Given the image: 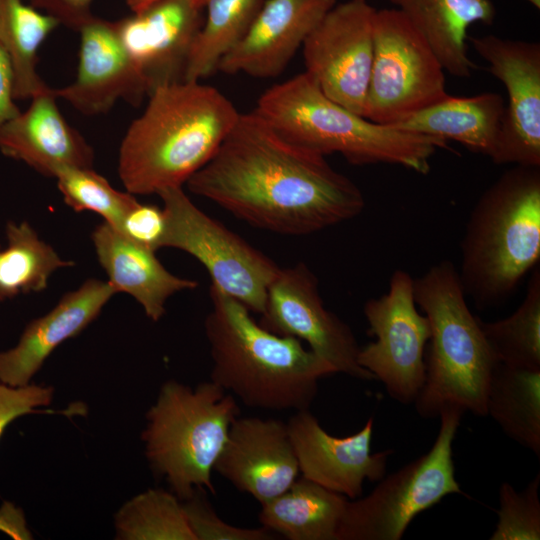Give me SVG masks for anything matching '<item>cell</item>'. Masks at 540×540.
Here are the masks:
<instances>
[{"label": "cell", "instance_id": "cell-24", "mask_svg": "<svg viewBox=\"0 0 540 540\" xmlns=\"http://www.w3.org/2000/svg\"><path fill=\"white\" fill-rule=\"evenodd\" d=\"M504 111V100L495 92L470 97L449 95L390 126L453 140L491 158L500 137Z\"/></svg>", "mask_w": 540, "mask_h": 540}, {"label": "cell", "instance_id": "cell-18", "mask_svg": "<svg viewBox=\"0 0 540 540\" xmlns=\"http://www.w3.org/2000/svg\"><path fill=\"white\" fill-rule=\"evenodd\" d=\"M78 32L80 49L75 80L54 89L56 97L89 116L108 112L119 99L139 105L147 97V90L114 21L93 16Z\"/></svg>", "mask_w": 540, "mask_h": 540}, {"label": "cell", "instance_id": "cell-14", "mask_svg": "<svg viewBox=\"0 0 540 540\" xmlns=\"http://www.w3.org/2000/svg\"><path fill=\"white\" fill-rule=\"evenodd\" d=\"M468 39L508 95L491 160L497 165L540 166V44L491 34Z\"/></svg>", "mask_w": 540, "mask_h": 540}, {"label": "cell", "instance_id": "cell-26", "mask_svg": "<svg viewBox=\"0 0 540 540\" xmlns=\"http://www.w3.org/2000/svg\"><path fill=\"white\" fill-rule=\"evenodd\" d=\"M486 415L513 441L540 457V368L498 363L487 395Z\"/></svg>", "mask_w": 540, "mask_h": 540}, {"label": "cell", "instance_id": "cell-39", "mask_svg": "<svg viewBox=\"0 0 540 540\" xmlns=\"http://www.w3.org/2000/svg\"><path fill=\"white\" fill-rule=\"evenodd\" d=\"M125 1H126L127 6L130 8V10L132 12H135L144 8L145 6H147L148 4L152 3L155 0H125ZM195 1L201 4L202 6H205L207 2V0H195Z\"/></svg>", "mask_w": 540, "mask_h": 540}, {"label": "cell", "instance_id": "cell-4", "mask_svg": "<svg viewBox=\"0 0 540 540\" xmlns=\"http://www.w3.org/2000/svg\"><path fill=\"white\" fill-rule=\"evenodd\" d=\"M281 137L324 156L341 154L350 164L399 165L419 174L448 141L382 125L327 97L305 71L267 89L254 109Z\"/></svg>", "mask_w": 540, "mask_h": 540}, {"label": "cell", "instance_id": "cell-31", "mask_svg": "<svg viewBox=\"0 0 540 540\" xmlns=\"http://www.w3.org/2000/svg\"><path fill=\"white\" fill-rule=\"evenodd\" d=\"M119 539L196 540L179 498L161 489L136 496L116 516Z\"/></svg>", "mask_w": 540, "mask_h": 540}, {"label": "cell", "instance_id": "cell-33", "mask_svg": "<svg viewBox=\"0 0 540 540\" xmlns=\"http://www.w3.org/2000/svg\"><path fill=\"white\" fill-rule=\"evenodd\" d=\"M540 474L522 492L507 482L499 488L498 521L490 540L540 539Z\"/></svg>", "mask_w": 540, "mask_h": 540}, {"label": "cell", "instance_id": "cell-22", "mask_svg": "<svg viewBox=\"0 0 540 540\" xmlns=\"http://www.w3.org/2000/svg\"><path fill=\"white\" fill-rule=\"evenodd\" d=\"M92 242L115 292L135 298L152 321L165 314L166 302L172 295L198 286L195 280L169 272L154 251L128 239L106 222L93 230Z\"/></svg>", "mask_w": 540, "mask_h": 540}, {"label": "cell", "instance_id": "cell-10", "mask_svg": "<svg viewBox=\"0 0 540 540\" xmlns=\"http://www.w3.org/2000/svg\"><path fill=\"white\" fill-rule=\"evenodd\" d=\"M163 202L166 234L163 248L195 257L208 271L212 284L262 314L268 287L279 266L223 223L199 209L182 187L157 193Z\"/></svg>", "mask_w": 540, "mask_h": 540}, {"label": "cell", "instance_id": "cell-16", "mask_svg": "<svg viewBox=\"0 0 540 540\" xmlns=\"http://www.w3.org/2000/svg\"><path fill=\"white\" fill-rule=\"evenodd\" d=\"M286 424L302 477L353 500L362 496L365 480L385 476L393 451L371 453L373 417L346 437L330 435L309 409L296 411Z\"/></svg>", "mask_w": 540, "mask_h": 540}, {"label": "cell", "instance_id": "cell-1", "mask_svg": "<svg viewBox=\"0 0 540 540\" xmlns=\"http://www.w3.org/2000/svg\"><path fill=\"white\" fill-rule=\"evenodd\" d=\"M186 185L246 223L283 235L321 231L365 207L360 188L324 155L285 140L254 111L239 114Z\"/></svg>", "mask_w": 540, "mask_h": 540}, {"label": "cell", "instance_id": "cell-11", "mask_svg": "<svg viewBox=\"0 0 540 540\" xmlns=\"http://www.w3.org/2000/svg\"><path fill=\"white\" fill-rule=\"evenodd\" d=\"M363 312L376 339L359 349L358 364L383 383L391 398L413 403L425 381L430 336L429 321L416 307L414 278L395 270L387 293L367 300Z\"/></svg>", "mask_w": 540, "mask_h": 540}, {"label": "cell", "instance_id": "cell-3", "mask_svg": "<svg viewBox=\"0 0 540 540\" xmlns=\"http://www.w3.org/2000/svg\"><path fill=\"white\" fill-rule=\"evenodd\" d=\"M205 318L210 380L244 405L267 411L308 410L321 378L334 368L297 338L257 323L240 301L211 284Z\"/></svg>", "mask_w": 540, "mask_h": 540}, {"label": "cell", "instance_id": "cell-9", "mask_svg": "<svg viewBox=\"0 0 540 540\" xmlns=\"http://www.w3.org/2000/svg\"><path fill=\"white\" fill-rule=\"evenodd\" d=\"M438 57L397 8L376 10L364 117L397 124L449 96Z\"/></svg>", "mask_w": 540, "mask_h": 540}, {"label": "cell", "instance_id": "cell-32", "mask_svg": "<svg viewBox=\"0 0 540 540\" xmlns=\"http://www.w3.org/2000/svg\"><path fill=\"white\" fill-rule=\"evenodd\" d=\"M54 178L69 207L76 212L92 211L115 229L137 201L133 194L113 188L92 167H64Z\"/></svg>", "mask_w": 540, "mask_h": 540}, {"label": "cell", "instance_id": "cell-40", "mask_svg": "<svg viewBox=\"0 0 540 540\" xmlns=\"http://www.w3.org/2000/svg\"><path fill=\"white\" fill-rule=\"evenodd\" d=\"M528 1L530 4H532L535 8L539 9L540 8V0H526Z\"/></svg>", "mask_w": 540, "mask_h": 540}, {"label": "cell", "instance_id": "cell-36", "mask_svg": "<svg viewBox=\"0 0 540 540\" xmlns=\"http://www.w3.org/2000/svg\"><path fill=\"white\" fill-rule=\"evenodd\" d=\"M166 228L163 208L136 201L116 230L133 242L156 252L163 248Z\"/></svg>", "mask_w": 540, "mask_h": 540}, {"label": "cell", "instance_id": "cell-2", "mask_svg": "<svg viewBox=\"0 0 540 540\" xmlns=\"http://www.w3.org/2000/svg\"><path fill=\"white\" fill-rule=\"evenodd\" d=\"M239 114L218 89L200 81L156 88L120 145L118 173L127 192L182 187L215 155Z\"/></svg>", "mask_w": 540, "mask_h": 540}, {"label": "cell", "instance_id": "cell-34", "mask_svg": "<svg viewBox=\"0 0 540 540\" xmlns=\"http://www.w3.org/2000/svg\"><path fill=\"white\" fill-rule=\"evenodd\" d=\"M197 488L183 503L186 518L196 540H271L274 533L264 527L243 528L224 522Z\"/></svg>", "mask_w": 540, "mask_h": 540}, {"label": "cell", "instance_id": "cell-38", "mask_svg": "<svg viewBox=\"0 0 540 540\" xmlns=\"http://www.w3.org/2000/svg\"><path fill=\"white\" fill-rule=\"evenodd\" d=\"M16 100L14 68L8 55L0 46V129L20 112Z\"/></svg>", "mask_w": 540, "mask_h": 540}, {"label": "cell", "instance_id": "cell-8", "mask_svg": "<svg viewBox=\"0 0 540 540\" xmlns=\"http://www.w3.org/2000/svg\"><path fill=\"white\" fill-rule=\"evenodd\" d=\"M464 413L456 407L443 409L428 452L384 476L367 496L348 500L337 540H399L418 514L450 494H464L452 449Z\"/></svg>", "mask_w": 540, "mask_h": 540}, {"label": "cell", "instance_id": "cell-15", "mask_svg": "<svg viewBox=\"0 0 540 540\" xmlns=\"http://www.w3.org/2000/svg\"><path fill=\"white\" fill-rule=\"evenodd\" d=\"M203 10L195 0H155L114 21L147 97L160 86L184 81L190 51L203 23Z\"/></svg>", "mask_w": 540, "mask_h": 540}, {"label": "cell", "instance_id": "cell-25", "mask_svg": "<svg viewBox=\"0 0 540 540\" xmlns=\"http://www.w3.org/2000/svg\"><path fill=\"white\" fill-rule=\"evenodd\" d=\"M348 498L304 477L262 504V527L289 540H337Z\"/></svg>", "mask_w": 540, "mask_h": 540}, {"label": "cell", "instance_id": "cell-7", "mask_svg": "<svg viewBox=\"0 0 540 540\" xmlns=\"http://www.w3.org/2000/svg\"><path fill=\"white\" fill-rule=\"evenodd\" d=\"M240 414L236 398L211 380L194 389L174 380L162 385L142 439L151 467L180 500L197 488L216 493L211 472Z\"/></svg>", "mask_w": 540, "mask_h": 540}, {"label": "cell", "instance_id": "cell-20", "mask_svg": "<svg viewBox=\"0 0 540 540\" xmlns=\"http://www.w3.org/2000/svg\"><path fill=\"white\" fill-rule=\"evenodd\" d=\"M53 88L34 95L30 105L0 129V151L44 176L64 167L93 166L94 152L64 118Z\"/></svg>", "mask_w": 540, "mask_h": 540}, {"label": "cell", "instance_id": "cell-13", "mask_svg": "<svg viewBox=\"0 0 540 540\" xmlns=\"http://www.w3.org/2000/svg\"><path fill=\"white\" fill-rule=\"evenodd\" d=\"M261 315L264 328L307 343L335 372L360 380L374 379L358 364L360 347L353 331L325 307L318 279L305 263L279 268L268 287Z\"/></svg>", "mask_w": 540, "mask_h": 540}, {"label": "cell", "instance_id": "cell-27", "mask_svg": "<svg viewBox=\"0 0 540 540\" xmlns=\"http://www.w3.org/2000/svg\"><path fill=\"white\" fill-rule=\"evenodd\" d=\"M59 25L26 0H0V46L14 68L17 100L30 99L49 88L37 71L38 53Z\"/></svg>", "mask_w": 540, "mask_h": 540}, {"label": "cell", "instance_id": "cell-21", "mask_svg": "<svg viewBox=\"0 0 540 540\" xmlns=\"http://www.w3.org/2000/svg\"><path fill=\"white\" fill-rule=\"evenodd\" d=\"M115 293L108 281L91 278L64 294L53 309L26 326L14 348L0 352V382L29 384L55 348L80 334Z\"/></svg>", "mask_w": 540, "mask_h": 540}, {"label": "cell", "instance_id": "cell-37", "mask_svg": "<svg viewBox=\"0 0 540 540\" xmlns=\"http://www.w3.org/2000/svg\"><path fill=\"white\" fill-rule=\"evenodd\" d=\"M40 11L50 15L60 25L79 31L94 15V0H26Z\"/></svg>", "mask_w": 540, "mask_h": 540}, {"label": "cell", "instance_id": "cell-12", "mask_svg": "<svg viewBox=\"0 0 540 540\" xmlns=\"http://www.w3.org/2000/svg\"><path fill=\"white\" fill-rule=\"evenodd\" d=\"M376 9L367 0L335 4L302 44L305 72L323 93L364 117Z\"/></svg>", "mask_w": 540, "mask_h": 540}, {"label": "cell", "instance_id": "cell-35", "mask_svg": "<svg viewBox=\"0 0 540 540\" xmlns=\"http://www.w3.org/2000/svg\"><path fill=\"white\" fill-rule=\"evenodd\" d=\"M54 389L50 386L24 385L13 387L0 382V439L6 428L17 418L30 413H64L69 410H40L53 399Z\"/></svg>", "mask_w": 540, "mask_h": 540}, {"label": "cell", "instance_id": "cell-6", "mask_svg": "<svg viewBox=\"0 0 540 540\" xmlns=\"http://www.w3.org/2000/svg\"><path fill=\"white\" fill-rule=\"evenodd\" d=\"M416 305L427 317L425 381L413 402L422 418H437L447 407L486 415V395L498 364L470 311L458 271L449 260L414 279Z\"/></svg>", "mask_w": 540, "mask_h": 540}, {"label": "cell", "instance_id": "cell-28", "mask_svg": "<svg viewBox=\"0 0 540 540\" xmlns=\"http://www.w3.org/2000/svg\"><path fill=\"white\" fill-rule=\"evenodd\" d=\"M265 0H207L193 42L184 81H201L213 74L221 59L249 30Z\"/></svg>", "mask_w": 540, "mask_h": 540}, {"label": "cell", "instance_id": "cell-19", "mask_svg": "<svg viewBox=\"0 0 540 540\" xmlns=\"http://www.w3.org/2000/svg\"><path fill=\"white\" fill-rule=\"evenodd\" d=\"M336 0H265L241 41L217 70L254 78L281 74Z\"/></svg>", "mask_w": 540, "mask_h": 540}, {"label": "cell", "instance_id": "cell-5", "mask_svg": "<svg viewBox=\"0 0 540 540\" xmlns=\"http://www.w3.org/2000/svg\"><path fill=\"white\" fill-rule=\"evenodd\" d=\"M460 251L459 280L479 310L514 294L540 257V166L514 165L481 194Z\"/></svg>", "mask_w": 540, "mask_h": 540}, {"label": "cell", "instance_id": "cell-17", "mask_svg": "<svg viewBox=\"0 0 540 540\" xmlns=\"http://www.w3.org/2000/svg\"><path fill=\"white\" fill-rule=\"evenodd\" d=\"M213 471L261 505L282 494L299 474L287 424L277 419L237 417Z\"/></svg>", "mask_w": 540, "mask_h": 540}, {"label": "cell", "instance_id": "cell-29", "mask_svg": "<svg viewBox=\"0 0 540 540\" xmlns=\"http://www.w3.org/2000/svg\"><path fill=\"white\" fill-rule=\"evenodd\" d=\"M8 246L0 248V302L18 294L40 292L58 268L73 266L62 259L27 223H8Z\"/></svg>", "mask_w": 540, "mask_h": 540}, {"label": "cell", "instance_id": "cell-23", "mask_svg": "<svg viewBox=\"0 0 540 540\" xmlns=\"http://www.w3.org/2000/svg\"><path fill=\"white\" fill-rule=\"evenodd\" d=\"M428 42L444 70L469 78L477 66L468 56L467 30L480 22L493 23L491 0H390Z\"/></svg>", "mask_w": 540, "mask_h": 540}, {"label": "cell", "instance_id": "cell-30", "mask_svg": "<svg viewBox=\"0 0 540 540\" xmlns=\"http://www.w3.org/2000/svg\"><path fill=\"white\" fill-rule=\"evenodd\" d=\"M482 332L498 363L519 368H540V269L529 277L522 303L508 317L486 322Z\"/></svg>", "mask_w": 540, "mask_h": 540}]
</instances>
